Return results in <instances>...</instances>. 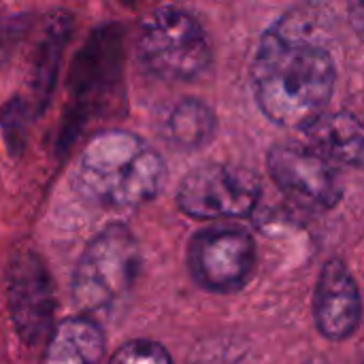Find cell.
Wrapping results in <instances>:
<instances>
[{
	"label": "cell",
	"instance_id": "obj_1",
	"mask_svg": "<svg viewBox=\"0 0 364 364\" xmlns=\"http://www.w3.org/2000/svg\"><path fill=\"white\" fill-rule=\"evenodd\" d=\"M337 81L328 49L286 23L264 32L252 62L258 107L277 126L305 128L322 115Z\"/></svg>",
	"mask_w": 364,
	"mask_h": 364
},
{
	"label": "cell",
	"instance_id": "obj_2",
	"mask_svg": "<svg viewBox=\"0 0 364 364\" xmlns=\"http://www.w3.org/2000/svg\"><path fill=\"white\" fill-rule=\"evenodd\" d=\"M164 179L162 156L128 130L94 134L75 173L79 194L111 209H134L154 200Z\"/></svg>",
	"mask_w": 364,
	"mask_h": 364
},
{
	"label": "cell",
	"instance_id": "obj_3",
	"mask_svg": "<svg viewBox=\"0 0 364 364\" xmlns=\"http://www.w3.org/2000/svg\"><path fill=\"white\" fill-rule=\"evenodd\" d=\"M143 264L136 237L124 224H109L83 250L73 273V299L85 314L109 311L134 286Z\"/></svg>",
	"mask_w": 364,
	"mask_h": 364
},
{
	"label": "cell",
	"instance_id": "obj_4",
	"mask_svg": "<svg viewBox=\"0 0 364 364\" xmlns=\"http://www.w3.org/2000/svg\"><path fill=\"white\" fill-rule=\"evenodd\" d=\"M139 55L149 73L164 81L196 79L211 60L200 21L179 6H158L141 23Z\"/></svg>",
	"mask_w": 364,
	"mask_h": 364
},
{
	"label": "cell",
	"instance_id": "obj_5",
	"mask_svg": "<svg viewBox=\"0 0 364 364\" xmlns=\"http://www.w3.org/2000/svg\"><path fill=\"white\" fill-rule=\"evenodd\" d=\"M260 194V179L250 168L209 162L181 179L177 205L194 220H241L254 213Z\"/></svg>",
	"mask_w": 364,
	"mask_h": 364
},
{
	"label": "cell",
	"instance_id": "obj_6",
	"mask_svg": "<svg viewBox=\"0 0 364 364\" xmlns=\"http://www.w3.org/2000/svg\"><path fill=\"white\" fill-rule=\"evenodd\" d=\"M256 262V243L239 226H211L192 235L188 271L196 286L213 294L241 290Z\"/></svg>",
	"mask_w": 364,
	"mask_h": 364
},
{
	"label": "cell",
	"instance_id": "obj_7",
	"mask_svg": "<svg viewBox=\"0 0 364 364\" xmlns=\"http://www.w3.org/2000/svg\"><path fill=\"white\" fill-rule=\"evenodd\" d=\"M267 168L275 186L301 207L328 211L343 196V183L333 164L307 145H273Z\"/></svg>",
	"mask_w": 364,
	"mask_h": 364
},
{
	"label": "cell",
	"instance_id": "obj_8",
	"mask_svg": "<svg viewBox=\"0 0 364 364\" xmlns=\"http://www.w3.org/2000/svg\"><path fill=\"white\" fill-rule=\"evenodd\" d=\"M6 307L19 337L36 343L51 328L55 299L43 260L32 252L15 256L6 271Z\"/></svg>",
	"mask_w": 364,
	"mask_h": 364
},
{
	"label": "cell",
	"instance_id": "obj_9",
	"mask_svg": "<svg viewBox=\"0 0 364 364\" xmlns=\"http://www.w3.org/2000/svg\"><path fill=\"white\" fill-rule=\"evenodd\" d=\"M314 320L322 337L350 339L363 320V299L356 279L341 260H328L318 277L314 294Z\"/></svg>",
	"mask_w": 364,
	"mask_h": 364
},
{
	"label": "cell",
	"instance_id": "obj_10",
	"mask_svg": "<svg viewBox=\"0 0 364 364\" xmlns=\"http://www.w3.org/2000/svg\"><path fill=\"white\" fill-rule=\"evenodd\" d=\"M122 79V30L102 26L81 47L70 70V94L81 107L98 105L100 98Z\"/></svg>",
	"mask_w": 364,
	"mask_h": 364
},
{
	"label": "cell",
	"instance_id": "obj_11",
	"mask_svg": "<svg viewBox=\"0 0 364 364\" xmlns=\"http://www.w3.org/2000/svg\"><path fill=\"white\" fill-rule=\"evenodd\" d=\"M303 130L307 134V147L318 151L328 162H341L350 166H358L363 162V124L354 113L324 111Z\"/></svg>",
	"mask_w": 364,
	"mask_h": 364
},
{
	"label": "cell",
	"instance_id": "obj_12",
	"mask_svg": "<svg viewBox=\"0 0 364 364\" xmlns=\"http://www.w3.org/2000/svg\"><path fill=\"white\" fill-rule=\"evenodd\" d=\"M105 350L102 328L90 316H73L49 333L41 364H100Z\"/></svg>",
	"mask_w": 364,
	"mask_h": 364
},
{
	"label": "cell",
	"instance_id": "obj_13",
	"mask_svg": "<svg viewBox=\"0 0 364 364\" xmlns=\"http://www.w3.org/2000/svg\"><path fill=\"white\" fill-rule=\"evenodd\" d=\"M70 30H73V19L66 13H53L43 26V34L34 47L32 73H30V87L36 102V111H43L45 105L49 102L60 58L68 43Z\"/></svg>",
	"mask_w": 364,
	"mask_h": 364
},
{
	"label": "cell",
	"instance_id": "obj_14",
	"mask_svg": "<svg viewBox=\"0 0 364 364\" xmlns=\"http://www.w3.org/2000/svg\"><path fill=\"white\" fill-rule=\"evenodd\" d=\"M168 141L181 149H198L207 145L215 134V115L198 98L181 100L166 122Z\"/></svg>",
	"mask_w": 364,
	"mask_h": 364
},
{
	"label": "cell",
	"instance_id": "obj_15",
	"mask_svg": "<svg viewBox=\"0 0 364 364\" xmlns=\"http://www.w3.org/2000/svg\"><path fill=\"white\" fill-rule=\"evenodd\" d=\"M109 364H173L168 350L151 339H132L109 358Z\"/></svg>",
	"mask_w": 364,
	"mask_h": 364
},
{
	"label": "cell",
	"instance_id": "obj_16",
	"mask_svg": "<svg viewBox=\"0 0 364 364\" xmlns=\"http://www.w3.org/2000/svg\"><path fill=\"white\" fill-rule=\"evenodd\" d=\"M0 126L4 132V143L13 156H17L26 145V105L19 98L6 102L0 111Z\"/></svg>",
	"mask_w": 364,
	"mask_h": 364
},
{
	"label": "cell",
	"instance_id": "obj_17",
	"mask_svg": "<svg viewBox=\"0 0 364 364\" xmlns=\"http://www.w3.org/2000/svg\"><path fill=\"white\" fill-rule=\"evenodd\" d=\"M350 9H352V15L356 19V28L360 30V19H363V0H348Z\"/></svg>",
	"mask_w": 364,
	"mask_h": 364
},
{
	"label": "cell",
	"instance_id": "obj_18",
	"mask_svg": "<svg viewBox=\"0 0 364 364\" xmlns=\"http://www.w3.org/2000/svg\"><path fill=\"white\" fill-rule=\"evenodd\" d=\"M307 364H331L328 360H311V363H307Z\"/></svg>",
	"mask_w": 364,
	"mask_h": 364
},
{
	"label": "cell",
	"instance_id": "obj_19",
	"mask_svg": "<svg viewBox=\"0 0 364 364\" xmlns=\"http://www.w3.org/2000/svg\"><path fill=\"white\" fill-rule=\"evenodd\" d=\"M122 2H128V4H132V2H136V0H122Z\"/></svg>",
	"mask_w": 364,
	"mask_h": 364
}]
</instances>
